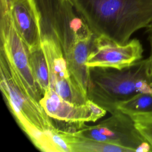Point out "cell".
Instances as JSON below:
<instances>
[{
    "label": "cell",
    "mask_w": 152,
    "mask_h": 152,
    "mask_svg": "<svg viewBox=\"0 0 152 152\" xmlns=\"http://www.w3.org/2000/svg\"><path fill=\"white\" fill-rule=\"evenodd\" d=\"M40 16L41 34L60 46L69 71L87 96L89 68L86 65L94 34L72 0H35Z\"/></svg>",
    "instance_id": "cell-1"
},
{
    "label": "cell",
    "mask_w": 152,
    "mask_h": 152,
    "mask_svg": "<svg viewBox=\"0 0 152 152\" xmlns=\"http://www.w3.org/2000/svg\"><path fill=\"white\" fill-rule=\"evenodd\" d=\"M95 36L125 44L152 23V0H72Z\"/></svg>",
    "instance_id": "cell-2"
},
{
    "label": "cell",
    "mask_w": 152,
    "mask_h": 152,
    "mask_svg": "<svg viewBox=\"0 0 152 152\" xmlns=\"http://www.w3.org/2000/svg\"><path fill=\"white\" fill-rule=\"evenodd\" d=\"M87 97L112 113L116 105L140 93H152V64L150 57L126 68L90 67Z\"/></svg>",
    "instance_id": "cell-3"
},
{
    "label": "cell",
    "mask_w": 152,
    "mask_h": 152,
    "mask_svg": "<svg viewBox=\"0 0 152 152\" xmlns=\"http://www.w3.org/2000/svg\"><path fill=\"white\" fill-rule=\"evenodd\" d=\"M0 88L4 101L18 126L27 137L37 129L48 132L56 129L40 103L26 90L6 57L0 52Z\"/></svg>",
    "instance_id": "cell-4"
},
{
    "label": "cell",
    "mask_w": 152,
    "mask_h": 152,
    "mask_svg": "<svg viewBox=\"0 0 152 152\" xmlns=\"http://www.w3.org/2000/svg\"><path fill=\"white\" fill-rule=\"evenodd\" d=\"M0 38V52L6 57L27 93L39 102L43 94L32 74L30 52L15 28L10 10L1 12Z\"/></svg>",
    "instance_id": "cell-5"
},
{
    "label": "cell",
    "mask_w": 152,
    "mask_h": 152,
    "mask_svg": "<svg viewBox=\"0 0 152 152\" xmlns=\"http://www.w3.org/2000/svg\"><path fill=\"white\" fill-rule=\"evenodd\" d=\"M74 135L112 144L136 152L142 144L147 142L135 126L133 120L127 115L117 110L110 116L95 125L84 124L80 129L69 132Z\"/></svg>",
    "instance_id": "cell-6"
},
{
    "label": "cell",
    "mask_w": 152,
    "mask_h": 152,
    "mask_svg": "<svg viewBox=\"0 0 152 152\" xmlns=\"http://www.w3.org/2000/svg\"><path fill=\"white\" fill-rule=\"evenodd\" d=\"M143 48L137 39L119 44L102 36H94L87 59V67L121 69L142 59Z\"/></svg>",
    "instance_id": "cell-7"
},
{
    "label": "cell",
    "mask_w": 152,
    "mask_h": 152,
    "mask_svg": "<svg viewBox=\"0 0 152 152\" xmlns=\"http://www.w3.org/2000/svg\"><path fill=\"white\" fill-rule=\"evenodd\" d=\"M41 48L48 64L49 88L72 103L86 104L88 97L72 78L59 45L51 38L42 36Z\"/></svg>",
    "instance_id": "cell-8"
},
{
    "label": "cell",
    "mask_w": 152,
    "mask_h": 152,
    "mask_svg": "<svg viewBox=\"0 0 152 152\" xmlns=\"http://www.w3.org/2000/svg\"><path fill=\"white\" fill-rule=\"evenodd\" d=\"M55 128L66 132H74L86 122H91L90 110L86 104H75L49 88L39 101Z\"/></svg>",
    "instance_id": "cell-9"
},
{
    "label": "cell",
    "mask_w": 152,
    "mask_h": 152,
    "mask_svg": "<svg viewBox=\"0 0 152 152\" xmlns=\"http://www.w3.org/2000/svg\"><path fill=\"white\" fill-rule=\"evenodd\" d=\"M10 14L29 52L40 48V16L35 0H11Z\"/></svg>",
    "instance_id": "cell-10"
},
{
    "label": "cell",
    "mask_w": 152,
    "mask_h": 152,
    "mask_svg": "<svg viewBox=\"0 0 152 152\" xmlns=\"http://www.w3.org/2000/svg\"><path fill=\"white\" fill-rule=\"evenodd\" d=\"M57 131L65 141L70 152H129L121 146L77 136L58 129Z\"/></svg>",
    "instance_id": "cell-11"
},
{
    "label": "cell",
    "mask_w": 152,
    "mask_h": 152,
    "mask_svg": "<svg viewBox=\"0 0 152 152\" xmlns=\"http://www.w3.org/2000/svg\"><path fill=\"white\" fill-rule=\"evenodd\" d=\"M116 109L134 122L152 119V93H140L117 104Z\"/></svg>",
    "instance_id": "cell-12"
},
{
    "label": "cell",
    "mask_w": 152,
    "mask_h": 152,
    "mask_svg": "<svg viewBox=\"0 0 152 152\" xmlns=\"http://www.w3.org/2000/svg\"><path fill=\"white\" fill-rule=\"evenodd\" d=\"M30 68L34 80L43 96L49 88V75L46 59L42 48L30 52Z\"/></svg>",
    "instance_id": "cell-13"
},
{
    "label": "cell",
    "mask_w": 152,
    "mask_h": 152,
    "mask_svg": "<svg viewBox=\"0 0 152 152\" xmlns=\"http://www.w3.org/2000/svg\"><path fill=\"white\" fill-rule=\"evenodd\" d=\"M135 126L144 140L152 147V119L134 122Z\"/></svg>",
    "instance_id": "cell-14"
},
{
    "label": "cell",
    "mask_w": 152,
    "mask_h": 152,
    "mask_svg": "<svg viewBox=\"0 0 152 152\" xmlns=\"http://www.w3.org/2000/svg\"><path fill=\"white\" fill-rule=\"evenodd\" d=\"M86 104L90 110L91 114V121L92 122L97 121L99 119L103 117L106 113L107 111L104 109L90 99H88Z\"/></svg>",
    "instance_id": "cell-15"
},
{
    "label": "cell",
    "mask_w": 152,
    "mask_h": 152,
    "mask_svg": "<svg viewBox=\"0 0 152 152\" xmlns=\"http://www.w3.org/2000/svg\"><path fill=\"white\" fill-rule=\"evenodd\" d=\"M148 33V40L149 42V46H150V55L149 57L150 58V60L151 61L152 64V30L147 31Z\"/></svg>",
    "instance_id": "cell-16"
},
{
    "label": "cell",
    "mask_w": 152,
    "mask_h": 152,
    "mask_svg": "<svg viewBox=\"0 0 152 152\" xmlns=\"http://www.w3.org/2000/svg\"><path fill=\"white\" fill-rule=\"evenodd\" d=\"M152 30V23L147 28V31H150Z\"/></svg>",
    "instance_id": "cell-17"
}]
</instances>
